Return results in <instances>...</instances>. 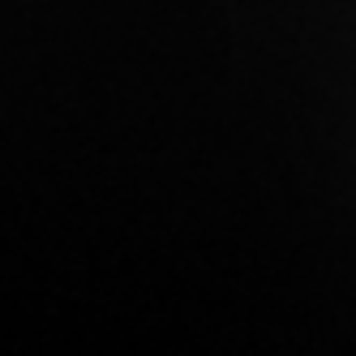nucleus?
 Returning a JSON list of instances; mask_svg holds the SVG:
<instances>
[]
</instances>
